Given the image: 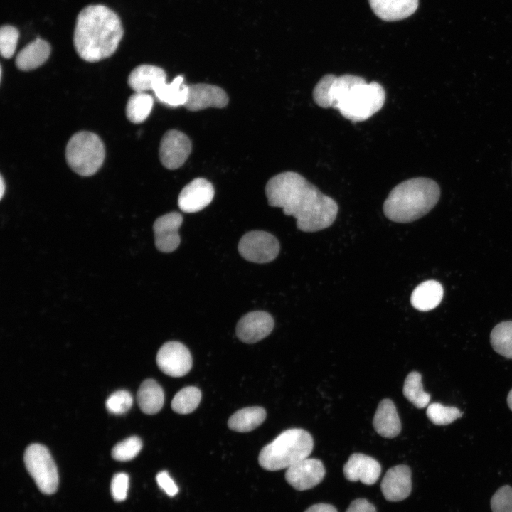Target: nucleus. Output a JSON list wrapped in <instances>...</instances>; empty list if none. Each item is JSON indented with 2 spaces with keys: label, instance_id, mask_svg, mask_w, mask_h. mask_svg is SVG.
I'll return each instance as SVG.
<instances>
[{
  "label": "nucleus",
  "instance_id": "b1692460",
  "mask_svg": "<svg viewBox=\"0 0 512 512\" xmlns=\"http://www.w3.org/2000/svg\"><path fill=\"white\" fill-rule=\"evenodd\" d=\"M266 418L263 407L255 406L235 412L228 421V427L235 432H247L260 426Z\"/></svg>",
  "mask_w": 512,
  "mask_h": 512
},
{
  "label": "nucleus",
  "instance_id": "ea45409f",
  "mask_svg": "<svg viewBox=\"0 0 512 512\" xmlns=\"http://www.w3.org/2000/svg\"><path fill=\"white\" fill-rule=\"evenodd\" d=\"M507 403H508L509 408L512 411V389L509 391V393L508 394Z\"/></svg>",
  "mask_w": 512,
  "mask_h": 512
},
{
  "label": "nucleus",
  "instance_id": "ddd939ff",
  "mask_svg": "<svg viewBox=\"0 0 512 512\" xmlns=\"http://www.w3.org/2000/svg\"><path fill=\"white\" fill-rule=\"evenodd\" d=\"M274 327V319L267 312L255 311L243 316L236 326L237 337L246 343H256L267 336Z\"/></svg>",
  "mask_w": 512,
  "mask_h": 512
},
{
  "label": "nucleus",
  "instance_id": "c756f323",
  "mask_svg": "<svg viewBox=\"0 0 512 512\" xmlns=\"http://www.w3.org/2000/svg\"><path fill=\"white\" fill-rule=\"evenodd\" d=\"M426 415L433 424L447 425L460 417L462 412L455 407H447L439 402H434L427 407Z\"/></svg>",
  "mask_w": 512,
  "mask_h": 512
},
{
  "label": "nucleus",
  "instance_id": "f3484780",
  "mask_svg": "<svg viewBox=\"0 0 512 512\" xmlns=\"http://www.w3.org/2000/svg\"><path fill=\"white\" fill-rule=\"evenodd\" d=\"M381 472L379 462L371 457L361 453L351 454L343 466V474L350 481H360L364 484H375Z\"/></svg>",
  "mask_w": 512,
  "mask_h": 512
},
{
  "label": "nucleus",
  "instance_id": "2eb2a0df",
  "mask_svg": "<svg viewBox=\"0 0 512 512\" xmlns=\"http://www.w3.org/2000/svg\"><path fill=\"white\" fill-rule=\"evenodd\" d=\"M183 217L178 212H171L159 217L154 222L155 245L162 252H171L180 244L178 229L182 224Z\"/></svg>",
  "mask_w": 512,
  "mask_h": 512
},
{
  "label": "nucleus",
  "instance_id": "f704fd0d",
  "mask_svg": "<svg viewBox=\"0 0 512 512\" xmlns=\"http://www.w3.org/2000/svg\"><path fill=\"white\" fill-rule=\"evenodd\" d=\"M129 488V476L125 473L116 474L111 481L110 491L116 501H122L127 498Z\"/></svg>",
  "mask_w": 512,
  "mask_h": 512
},
{
  "label": "nucleus",
  "instance_id": "39448f33",
  "mask_svg": "<svg viewBox=\"0 0 512 512\" xmlns=\"http://www.w3.org/2000/svg\"><path fill=\"white\" fill-rule=\"evenodd\" d=\"M313 447L312 437L307 431L289 429L261 449L258 462L261 467L268 471L287 469L307 458Z\"/></svg>",
  "mask_w": 512,
  "mask_h": 512
},
{
  "label": "nucleus",
  "instance_id": "20e7f679",
  "mask_svg": "<svg viewBox=\"0 0 512 512\" xmlns=\"http://www.w3.org/2000/svg\"><path fill=\"white\" fill-rule=\"evenodd\" d=\"M440 196L438 184L425 177L410 178L395 186L383 204L385 215L396 223L416 220L429 213Z\"/></svg>",
  "mask_w": 512,
  "mask_h": 512
},
{
  "label": "nucleus",
  "instance_id": "4c0bfd02",
  "mask_svg": "<svg viewBox=\"0 0 512 512\" xmlns=\"http://www.w3.org/2000/svg\"><path fill=\"white\" fill-rule=\"evenodd\" d=\"M305 512H337V510L328 503H317L310 506Z\"/></svg>",
  "mask_w": 512,
  "mask_h": 512
},
{
  "label": "nucleus",
  "instance_id": "1a4fd4ad",
  "mask_svg": "<svg viewBox=\"0 0 512 512\" xmlns=\"http://www.w3.org/2000/svg\"><path fill=\"white\" fill-rule=\"evenodd\" d=\"M156 363L167 375L182 377L190 371L193 361L191 354L185 345L178 341H169L159 350Z\"/></svg>",
  "mask_w": 512,
  "mask_h": 512
},
{
  "label": "nucleus",
  "instance_id": "393cba45",
  "mask_svg": "<svg viewBox=\"0 0 512 512\" xmlns=\"http://www.w3.org/2000/svg\"><path fill=\"white\" fill-rule=\"evenodd\" d=\"M183 76L176 77L170 83L166 82L158 87L154 94L161 103L169 107L184 105L188 97V85L183 84Z\"/></svg>",
  "mask_w": 512,
  "mask_h": 512
},
{
  "label": "nucleus",
  "instance_id": "4be33fe9",
  "mask_svg": "<svg viewBox=\"0 0 512 512\" xmlns=\"http://www.w3.org/2000/svg\"><path fill=\"white\" fill-rule=\"evenodd\" d=\"M443 294V288L440 283L434 280H427L420 284L413 290L410 302L415 309L421 311H427L439 304Z\"/></svg>",
  "mask_w": 512,
  "mask_h": 512
},
{
  "label": "nucleus",
  "instance_id": "a878e982",
  "mask_svg": "<svg viewBox=\"0 0 512 512\" xmlns=\"http://www.w3.org/2000/svg\"><path fill=\"white\" fill-rule=\"evenodd\" d=\"M154 105L151 95L146 92H135L127 103L126 115L132 123L143 122L149 116Z\"/></svg>",
  "mask_w": 512,
  "mask_h": 512
},
{
  "label": "nucleus",
  "instance_id": "a211bd4d",
  "mask_svg": "<svg viewBox=\"0 0 512 512\" xmlns=\"http://www.w3.org/2000/svg\"><path fill=\"white\" fill-rule=\"evenodd\" d=\"M374 430L385 438H394L401 431V422L396 407L390 399L381 400L373 420Z\"/></svg>",
  "mask_w": 512,
  "mask_h": 512
},
{
  "label": "nucleus",
  "instance_id": "f8f14e48",
  "mask_svg": "<svg viewBox=\"0 0 512 512\" xmlns=\"http://www.w3.org/2000/svg\"><path fill=\"white\" fill-rule=\"evenodd\" d=\"M214 193V188L210 182L203 178H196L180 192L178 207L185 213L198 212L210 203Z\"/></svg>",
  "mask_w": 512,
  "mask_h": 512
},
{
  "label": "nucleus",
  "instance_id": "7c9ffc66",
  "mask_svg": "<svg viewBox=\"0 0 512 512\" xmlns=\"http://www.w3.org/2000/svg\"><path fill=\"white\" fill-rule=\"evenodd\" d=\"M142 447L140 438L132 436L117 444L112 450V456L117 461H129L139 454Z\"/></svg>",
  "mask_w": 512,
  "mask_h": 512
},
{
  "label": "nucleus",
  "instance_id": "2f4dec72",
  "mask_svg": "<svg viewBox=\"0 0 512 512\" xmlns=\"http://www.w3.org/2000/svg\"><path fill=\"white\" fill-rule=\"evenodd\" d=\"M19 32L16 28L4 25L0 29V51L2 57L10 58L13 56L18 43Z\"/></svg>",
  "mask_w": 512,
  "mask_h": 512
},
{
  "label": "nucleus",
  "instance_id": "0eeeda50",
  "mask_svg": "<svg viewBox=\"0 0 512 512\" xmlns=\"http://www.w3.org/2000/svg\"><path fill=\"white\" fill-rule=\"evenodd\" d=\"M23 460L39 490L46 494H54L58 486V474L48 449L42 444H32L25 450Z\"/></svg>",
  "mask_w": 512,
  "mask_h": 512
},
{
  "label": "nucleus",
  "instance_id": "6e6552de",
  "mask_svg": "<svg viewBox=\"0 0 512 512\" xmlns=\"http://www.w3.org/2000/svg\"><path fill=\"white\" fill-rule=\"evenodd\" d=\"M238 252L247 261L267 263L277 257L279 244L272 234L262 230H252L241 238L238 243Z\"/></svg>",
  "mask_w": 512,
  "mask_h": 512
},
{
  "label": "nucleus",
  "instance_id": "aec40b11",
  "mask_svg": "<svg viewBox=\"0 0 512 512\" xmlns=\"http://www.w3.org/2000/svg\"><path fill=\"white\" fill-rule=\"evenodd\" d=\"M166 73L162 68L151 65H141L130 73L128 85L135 92H154L166 82Z\"/></svg>",
  "mask_w": 512,
  "mask_h": 512
},
{
  "label": "nucleus",
  "instance_id": "4468645a",
  "mask_svg": "<svg viewBox=\"0 0 512 512\" xmlns=\"http://www.w3.org/2000/svg\"><path fill=\"white\" fill-rule=\"evenodd\" d=\"M188 97L183 105L190 111H198L213 107L222 108L228 103L226 92L220 87L198 83L188 85Z\"/></svg>",
  "mask_w": 512,
  "mask_h": 512
},
{
  "label": "nucleus",
  "instance_id": "c85d7f7f",
  "mask_svg": "<svg viewBox=\"0 0 512 512\" xmlns=\"http://www.w3.org/2000/svg\"><path fill=\"white\" fill-rule=\"evenodd\" d=\"M201 399V393L198 388L193 386L186 387L175 395L171 402V408L178 414H188L198 407Z\"/></svg>",
  "mask_w": 512,
  "mask_h": 512
},
{
  "label": "nucleus",
  "instance_id": "7ed1b4c3",
  "mask_svg": "<svg viewBox=\"0 0 512 512\" xmlns=\"http://www.w3.org/2000/svg\"><path fill=\"white\" fill-rule=\"evenodd\" d=\"M124 31L117 14L102 5H89L78 15L73 43L78 55L87 62H97L117 50Z\"/></svg>",
  "mask_w": 512,
  "mask_h": 512
},
{
  "label": "nucleus",
  "instance_id": "e433bc0d",
  "mask_svg": "<svg viewBox=\"0 0 512 512\" xmlns=\"http://www.w3.org/2000/svg\"><path fill=\"white\" fill-rule=\"evenodd\" d=\"M346 512H376V510L366 499L358 498L351 502Z\"/></svg>",
  "mask_w": 512,
  "mask_h": 512
},
{
  "label": "nucleus",
  "instance_id": "f257e3e1",
  "mask_svg": "<svg viewBox=\"0 0 512 512\" xmlns=\"http://www.w3.org/2000/svg\"><path fill=\"white\" fill-rule=\"evenodd\" d=\"M265 194L270 206L282 208L284 215L293 216L297 228L304 232H316L329 227L338 210L333 198L293 171L272 177L266 184Z\"/></svg>",
  "mask_w": 512,
  "mask_h": 512
},
{
  "label": "nucleus",
  "instance_id": "bb28decb",
  "mask_svg": "<svg viewBox=\"0 0 512 512\" xmlns=\"http://www.w3.org/2000/svg\"><path fill=\"white\" fill-rule=\"evenodd\" d=\"M422 387V375L416 371L407 375L403 385L404 396L419 409L425 407L430 400V395L425 392Z\"/></svg>",
  "mask_w": 512,
  "mask_h": 512
},
{
  "label": "nucleus",
  "instance_id": "cd10ccee",
  "mask_svg": "<svg viewBox=\"0 0 512 512\" xmlns=\"http://www.w3.org/2000/svg\"><path fill=\"white\" fill-rule=\"evenodd\" d=\"M490 341L496 352L512 359V321L497 324L491 331Z\"/></svg>",
  "mask_w": 512,
  "mask_h": 512
},
{
  "label": "nucleus",
  "instance_id": "58836bf2",
  "mask_svg": "<svg viewBox=\"0 0 512 512\" xmlns=\"http://www.w3.org/2000/svg\"><path fill=\"white\" fill-rule=\"evenodd\" d=\"M0 187H1V188H0V196H1V198H3V196H4V194L5 190H6V188H5L6 185H5V183H4V178H3V176H1Z\"/></svg>",
  "mask_w": 512,
  "mask_h": 512
},
{
  "label": "nucleus",
  "instance_id": "6ab92c4d",
  "mask_svg": "<svg viewBox=\"0 0 512 512\" xmlns=\"http://www.w3.org/2000/svg\"><path fill=\"white\" fill-rule=\"evenodd\" d=\"M375 14L383 21H399L411 16L419 0H368Z\"/></svg>",
  "mask_w": 512,
  "mask_h": 512
},
{
  "label": "nucleus",
  "instance_id": "9b49d317",
  "mask_svg": "<svg viewBox=\"0 0 512 512\" xmlns=\"http://www.w3.org/2000/svg\"><path fill=\"white\" fill-rule=\"evenodd\" d=\"M325 476V468L321 460L306 458L287 469L285 479L299 491L310 489L318 485Z\"/></svg>",
  "mask_w": 512,
  "mask_h": 512
},
{
  "label": "nucleus",
  "instance_id": "72a5a7b5",
  "mask_svg": "<svg viewBox=\"0 0 512 512\" xmlns=\"http://www.w3.org/2000/svg\"><path fill=\"white\" fill-rule=\"evenodd\" d=\"M492 512H512V487L505 485L499 488L491 499Z\"/></svg>",
  "mask_w": 512,
  "mask_h": 512
},
{
  "label": "nucleus",
  "instance_id": "412c9836",
  "mask_svg": "<svg viewBox=\"0 0 512 512\" xmlns=\"http://www.w3.org/2000/svg\"><path fill=\"white\" fill-rule=\"evenodd\" d=\"M50 53L49 43L40 38L26 45L17 55L15 63L23 71L34 70L43 65Z\"/></svg>",
  "mask_w": 512,
  "mask_h": 512
},
{
  "label": "nucleus",
  "instance_id": "5701e85b",
  "mask_svg": "<svg viewBox=\"0 0 512 512\" xmlns=\"http://www.w3.org/2000/svg\"><path fill=\"white\" fill-rule=\"evenodd\" d=\"M137 400L139 407L144 413L156 414L164 405V393L154 380L146 379L139 388Z\"/></svg>",
  "mask_w": 512,
  "mask_h": 512
},
{
  "label": "nucleus",
  "instance_id": "9d476101",
  "mask_svg": "<svg viewBox=\"0 0 512 512\" xmlns=\"http://www.w3.org/2000/svg\"><path fill=\"white\" fill-rule=\"evenodd\" d=\"M191 149V141L187 135L178 130H169L161 140L160 161L168 169H178L189 156Z\"/></svg>",
  "mask_w": 512,
  "mask_h": 512
},
{
  "label": "nucleus",
  "instance_id": "423d86ee",
  "mask_svg": "<svg viewBox=\"0 0 512 512\" xmlns=\"http://www.w3.org/2000/svg\"><path fill=\"white\" fill-rule=\"evenodd\" d=\"M105 156L101 139L90 132H79L68 141L65 158L70 169L82 176L95 174L101 167Z\"/></svg>",
  "mask_w": 512,
  "mask_h": 512
},
{
  "label": "nucleus",
  "instance_id": "473e14b6",
  "mask_svg": "<svg viewBox=\"0 0 512 512\" xmlns=\"http://www.w3.org/2000/svg\"><path fill=\"white\" fill-rule=\"evenodd\" d=\"M133 399L127 390H117L109 396L106 400L107 410L113 414L120 415L126 412L132 407Z\"/></svg>",
  "mask_w": 512,
  "mask_h": 512
},
{
  "label": "nucleus",
  "instance_id": "dca6fc26",
  "mask_svg": "<svg viewBox=\"0 0 512 512\" xmlns=\"http://www.w3.org/2000/svg\"><path fill=\"white\" fill-rule=\"evenodd\" d=\"M380 488L388 501H400L405 499L412 489L410 469L404 464L389 469L383 478Z\"/></svg>",
  "mask_w": 512,
  "mask_h": 512
},
{
  "label": "nucleus",
  "instance_id": "f03ea898",
  "mask_svg": "<svg viewBox=\"0 0 512 512\" xmlns=\"http://www.w3.org/2000/svg\"><path fill=\"white\" fill-rule=\"evenodd\" d=\"M314 102L324 108L334 107L346 119L361 122L370 118L383 107L385 92L376 82L346 74L323 76L313 90Z\"/></svg>",
  "mask_w": 512,
  "mask_h": 512
},
{
  "label": "nucleus",
  "instance_id": "c9c22d12",
  "mask_svg": "<svg viewBox=\"0 0 512 512\" xmlns=\"http://www.w3.org/2000/svg\"><path fill=\"white\" fill-rule=\"evenodd\" d=\"M159 486L169 496H174L178 492V488L166 471H162L156 476Z\"/></svg>",
  "mask_w": 512,
  "mask_h": 512
}]
</instances>
